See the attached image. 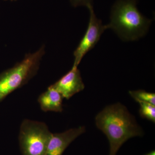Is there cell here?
Returning <instances> with one entry per match:
<instances>
[{"instance_id":"cell-1","label":"cell","mask_w":155,"mask_h":155,"mask_svg":"<svg viewBox=\"0 0 155 155\" xmlns=\"http://www.w3.org/2000/svg\"><path fill=\"white\" fill-rule=\"evenodd\" d=\"M95 123L107 137L110 146L109 155H116L128 139L143 134L134 117L120 103L105 108L96 116Z\"/></svg>"},{"instance_id":"cell-2","label":"cell","mask_w":155,"mask_h":155,"mask_svg":"<svg viewBox=\"0 0 155 155\" xmlns=\"http://www.w3.org/2000/svg\"><path fill=\"white\" fill-rule=\"evenodd\" d=\"M137 1L117 0L111 10L107 28L113 29L125 41H134L144 36L151 22L139 11Z\"/></svg>"},{"instance_id":"cell-3","label":"cell","mask_w":155,"mask_h":155,"mask_svg":"<svg viewBox=\"0 0 155 155\" xmlns=\"http://www.w3.org/2000/svg\"><path fill=\"white\" fill-rule=\"evenodd\" d=\"M44 54L43 46L36 52L26 55L21 62L0 74V102L36 75Z\"/></svg>"},{"instance_id":"cell-4","label":"cell","mask_w":155,"mask_h":155,"mask_svg":"<svg viewBox=\"0 0 155 155\" xmlns=\"http://www.w3.org/2000/svg\"><path fill=\"white\" fill-rule=\"evenodd\" d=\"M52 134L44 122L25 119L19 136L22 155H46Z\"/></svg>"},{"instance_id":"cell-5","label":"cell","mask_w":155,"mask_h":155,"mask_svg":"<svg viewBox=\"0 0 155 155\" xmlns=\"http://www.w3.org/2000/svg\"><path fill=\"white\" fill-rule=\"evenodd\" d=\"M90 13L88 27L84 36L74 52L73 66L78 67L87 53L92 49L98 42L103 32L107 29V25H103L101 19L97 18L92 5L87 6Z\"/></svg>"},{"instance_id":"cell-6","label":"cell","mask_w":155,"mask_h":155,"mask_svg":"<svg viewBox=\"0 0 155 155\" xmlns=\"http://www.w3.org/2000/svg\"><path fill=\"white\" fill-rule=\"evenodd\" d=\"M77 67L73 65L70 71L51 85L64 98L69 100L74 95L84 89L85 86Z\"/></svg>"},{"instance_id":"cell-7","label":"cell","mask_w":155,"mask_h":155,"mask_svg":"<svg viewBox=\"0 0 155 155\" xmlns=\"http://www.w3.org/2000/svg\"><path fill=\"white\" fill-rule=\"evenodd\" d=\"M85 131L84 126L72 128L61 133L52 134L46 155H62L70 143Z\"/></svg>"},{"instance_id":"cell-8","label":"cell","mask_w":155,"mask_h":155,"mask_svg":"<svg viewBox=\"0 0 155 155\" xmlns=\"http://www.w3.org/2000/svg\"><path fill=\"white\" fill-rule=\"evenodd\" d=\"M63 99L61 94L51 85L39 96L38 101L44 112H61L63 110Z\"/></svg>"},{"instance_id":"cell-9","label":"cell","mask_w":155,"mask_h":155,"mask_svg":"<svg viewBox=\"0 0 155 155\" xmlns=\"http://www.w3.org/2000/svg\"><path fill=\"white\" fill-rule=\"evenodd\" d=\"M129 94L137 102L150 103L155 106V94L143 90L129 91Z\"/></svg>"},{"instance_id":"cell-10","label":"cell","mask_w":155,"mask_h":155,"mask_svg":"<svg viewBox=\"0 0 155 155\" xmlns=\"http://www.w3.org/2000/svg\"><path fill=\"white\" fill-rule=\"evenodd\" d=\"M140 106V115L153 122H155V106L150 103L138 102Z\"/></svg>"},{"instance_id":"cell-11","label":"cell","mask_w":155,"mask_h":155,"mask_svg":"<svg viewBox=\"0 0 155 155\" xmlns=\"http://www.w3.org/2000/svg\"><path fill=\"white\" fill-rule=\"evenodd\" d=\"M93 0H70V3L74 7L79 6L87 7L89 5H92Z\"/></svg>"},{"instance_id":"cell-12","label":"cell","mask_w":155,"mask_h":155,"mask_svg":"<svg viewBox=\"0 0 155 155\" xmlns=\"http://www.w3.org/2000/svg\"><path fill=\"white\" fill-rule=\"evenodd\" d=\"M144 155H155V152L154 150L151 151L150 152L147 153Z\"/></svg>"},{"instance_id":"cell-13","label":"cell","mask_w":155,"mask_h":155,"mask_svg":"<svg viewBox=\"0 0 155 155\" xmlns=\"http://www.w3.org/2000/svg\"><path fill=\"white\" fill-rule=\"evenodd\" d=\"M6 1V0H5ZM11 1H16V0H11Z\"/></svg>"}]
</instances>
